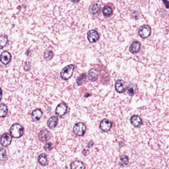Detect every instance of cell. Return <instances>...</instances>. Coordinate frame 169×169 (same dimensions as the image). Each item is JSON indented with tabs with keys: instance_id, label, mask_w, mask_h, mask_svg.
<instances>
[{
	"instance_id": "cell-1",
	"label": "cell",
	"mask_w": 169,
	"mask_h": 169,
	"mask_svg": "<svg viewBox=\"0 0 169 169\" xmlns=\"http://www.w3.org/2000/svg\"><path fill=\"white\" fill-rule=\"evenodd\" d=\"M9 132L10 135L13 137L15 139H18L23 135L24 129L21 125L15 123L11 126Z\"/></svg>"
},
{
	"instance_id": "cell-2",
	"label": "cell",
	"mask_w": 169,
	"mask_h": 169,
	"mask_svg": "<svg viewBox=\"0 0 169 169\" xmlns=\"http://www.w3.org/2000/svg\"><path fill=\"white\" fill-rule=\"evenodd\" d=\"M74 66L73 65H69L64 68L61 71L60 76L62 79L63 80H68L69 79L73 74V72L74 71Z\"/></svg>"
},
{
	"instance_id": "cell-3",
	"label": "cell",
	"mask_w": 169,
	"mask_h": 169,
	"mask_svg": "<svg viewBox=\"0 0 169 169\" xmlns=\"http://www.w3.org/2000/svg\"><path fill=\"white\" fill-rule=\"evenodd\" d=\"M86 131V127L83 123H78L73 128V132L77 136H83Z\"/></svg>"
},
{
	"instance_id": "cell-4",
	"label": "cell",
	"mask_w": 169,
	"mask_h": 169,
	"mask_svg": "<svg viewBox=\"0 0 169 169\" xmlns=\"http://www.w3.org/2000/svg\"><path fill=\"white\" fill-rule=\"evenodd\" d=\"M139 36L142 38H146L148 37L151 34V28L148 25H142L139 27L138 31Z\"/></svg>"
},
{
	"instance_id": "cell-5",
	"label": "cell",
	"mask_w": 169,
	"mask_h": 169,
	"mask_svg": "<svg viewBox=\"0 0 169 169\" xmlns=\"http://www.w3.org/2000/svg\"><path fill=\"white\" fill-rule=\"evenodd\" d=\"M11 137V135L7 133L3 134L0 139V142L1 145L4 147H7L10 145L12 141Z\"/></svg>"
},
{
	"instance_id": "cell-6",
	"label": "cell",
	"mask_w": 169,
	"mask_h": 169,
	"mask_svg": "<svg viewBox=\"0 0 169 169\" xmlns=\"http://www.w3.org/2000/svg\"><path fill=\"white\" fill-rule=\"evenodd\" d=\"M38 137L41 142H46L50 139L52 135L49 131H48L47 129H44L40 131Z\"/></svg>"
},
{
	"instance_id": "cell-7",
	"label": "cell",
	"mask_w": 169,
	"mask_h": 169,
	"mask_svg": "<svg viewBox=\"0 0 169 169\" xmlns=\"http://www.w3.org/2000/svg\"><path fill=\"white\" fill-rule=\"evenodd\" d=\"M11 60V54L8 52L5 51L0 55V61L5 65L9 64Z\"/></svg>"
},
{
	"instance_id": "cell-8",
	"label": "cell",
	"mask_w": 169,
	"mask_h": 169,
	"mask_svg": "<svg viewBox=\"0 0 169 169\" xmlns=\"http://www.w3.org/2000/svg\"><path fill=\"white\" fill-rule=\"evenodd\" d=\"M67 106L64 103H60L58 105L56 109V114L60 117L63 116L67 111Z\"/></svg>"
},
{
	"instance_id": "cell-9",
	"label": "cell",
	"mask_w": 169,
	"mask_h": 169,
	"mask_svg": "<svg viewBox=\"0 0 169 169\" xmlns=\"http://www.w3.org/2000/svg\"><path fill=\"white\" fill-rule=\"evenodd\" d=\"M99 38V34L97 31L91 30L88 32V39L90 43L96 42Z\"/></svg>"
},
{
	"instance_id": "cell-10",
	"label": "cell",
	"mask_w": 169,
	"mask_h": 169,
	"mask_svg": "<svg viewBox=\"0 0 169 169\" xmlns=\"http://www.w3.org/2000/svg\"><path fill=\"white\" fill-rule=\"evenodd\" d=\"M115 89L119 93H123L127 89L126 84L124 81L122 80H118L115 83Z\"/></svg>"
},
{
	"instance_id": "cell-11",
	"label": "cell",
	"mask_w": 169,
	"mask_h": 169,
	"mask_svg": "<svg viewBox=\"0 0 169 169\" xmlns=\"http://www.w3.org/2000/svg\"><path fill=\"white\" fill-rule=\"evenodd\" d=\"M100 128L103 131H109L112 127V123L107 119H103L100 124Z\"/></svg>"
},
{
	"instance_id": "cell-12",
	"label": "cell",
	"mask_w": 169,
	"mask_h": 169,
	"mask_svg": "<svg viewBox=\"0 0 169 169\" xmlns=\"http://www.w3.org/2000/svg\"><path fill=\"white\" fill-rule=\"evenodd\" d=\"M131 123L135 127H139L142 124V120L138 115H133L131 118Z\"/></svg>"
},
{
	"instance_id": "cell-13",
	"label": "cell",
	"mask_w": 169,
	"mask_h": 169,
	"mask_svg": "<svg viewBox=\"0 0 169 169\" xmlns=\"http://www.w3.org/2000/svg\"><path fill=\"white\" fill-rule=\"evenodd\" d=\"M43 115V112L40 109H36L33 110L31 114V117L33 121L37 122L40 120Z\"/></svg>"
},
{
	"instance_id": "cell-14",
	"label": "cell",
	"mask_w": 169,
	"mask_h": 169,
	"mask_svg": "<svg viewBox=\"0 0 169 169\" xmlns=\"http://www.w3.org/2000/svg\"><path fill=\"white\" fill-rule=\"evenodd\" d=\"M101 11V7L99 5L96 3H94L90 5L89 7V11L93 15H98Z\"/></svg>"
},
{
	"instance_id": "cell-15",
	"label": "cell",
	"mask_w": 169,
	"mask_h": 169,
	"mask_svg": "<svg viewBox=\"0 0 169 169\" xmlns=\"http://www.w3.org/2000/svg\"><path fill=\"white\" fill-rule=\"evenodd\" d=\"M99 74L97 71L95 69H92L88 72L89 79L92 82H95L97 79Z\"/></svg>"
},
{
	"instance_id": "cell-16",
	"label": "cell",
	"mask_w": 169,
	"mask_h": 169,
	"mask_svg": "<svg viewBox=\"0 0 169 169\" xmlns=\"http://www.w3.org/2000/svg\"><path fill=\"white\" fill-rule=\"evenodd\" d=\"M38 161L41 165L45 166L49 164V160L47 155L44 153L39 155L38 158Z\"/></svg>"
},
{
	"instance_id": "cell-17",
	"label": "cell",
	"mask_w": 169,
	"mask_h": 169,
	"mask_svg": "<svg viewBox=\"0 0 169 169\" xmlns=\"http://www.w3.org/2000/svg\"><path fill=\"white\" fill-rule=\"evenodd\" d=\"M58 118L56 116H52L49 118L47 122V125L50 129H53L57 126L58 123Z\"/></svg>"
},
{
	"instance_id": "cell-18",
	"label": "cell",
	"mask_w": 169,
	"mask_h": 169,
	"mask_svg": "<svg viewBox=\"0 0 169 169\" xmlns=\"http://www.w3.org/2000/svg\"><path fill=\"white\" fill-rule=\"evenodd\" d=\"M140 49V44L138 42H135L131 44L129 47V51L132 54H136L139 52Z\"/></svg>"
},
{
	"instance_id": "cell-19",
	"label": "cell",
	"mask_w": 169,
	"mask_h": 169,
	"mask_svg": "<svg viewBox=\"0 0 169 169\" xmlns=\"http://www.w3.org/2000/svg\"><path fill=\"white\" fill-rule=\"evenodd\" d=\"M71 169H84L85 167L83 162L80 161H75L71 164Z\"/></svg>"
},
{
	"instance_id": "cell-20",
	"label": "cell",
	"mask_w": 169,
	"mask_h": 169,
	"mask_svg": "<svg viewBox=\"0 0 169 169\" xmlns=\"http://www.w3.org/2000/svg\"><path fill=\"white\" fill-rule=\"evenodd\" d=\"M8 112V108L6 105L5 104L0 105V117L4 118L7 116Z\"/></svg>"
},
{
	"instance_id": "cell-21",
	"label": "cell",
	"mask_w": 169,
	"mask_h": 169,
	"mask_svg": "<svg viewBox=\"0 0 169 169\" xmlns=\"http://www.w3.org/2000/svg\"><path fill=\"white\" fill-rule=\"evenodd\" d=\"M8 42V38L5 35L0 36V49H4L7 45Z\"/></svg>"
},
{
	"instance_id": "cell-22",
	"label": "cell",
	"mask_w": 169,
	"mask_h": 169,
	"mask_svg": "<svg viewBox=\"0 0 169 169\" xmlns=\"http://www.w3.org/2000/svg\"><path fill=\"white\" fill-rule=\"evenodd\" d=\"M103 15L106 17H110L112 15V9L109 6H105L103 9Z\"/></svg>"
},
{
	"instance_id": "cell-23",
	"label": "cell",
	"mask_w": 169,
	"mask_h": 169,
	"mask_svg": "<svg viewBox=\"0 0 169 169\" xmlns=\"http://www.w3.org/2000/svg\"><path fill=\"white\" fill-rule=\"evenodd\" d=\"M54 56V53L52 50H46L44 54V57L45 60L47 61H49L52 59Z\"/></svg>"
},
{
	"instance_id": "cell-24",
	"label": "cell",
	"mask_w": 169,
	"mask_h": 169,
	"mask_svg": "<svg viewBox=\"0 0 169 169\" xmlns=\"http://www.w3.org/2000/svg\"><path fill=\"white\" fill-rule=\"evenodd\" d=\"M135 85L133 84H129L127 87V92L129 95L130 96H133L135 94Z\"/></svg>"
},
{
	"instance_id": "cell-25",
	"label": "cell",
	"mask_w": 169,
	"mask_h": 169,
	"mask_svg": "<svg viewBox=\"0 0 169 169\" xmlns=\"http://www.w3.org/2000/svg\"><path fill=\"white\" fill-rule=\"evenodd\" d=\"M87 75L85 73H83L77 79V83L78 85H82L86 81Z\"/></svg>"
},
{
	"instance_id": "cell-26",
	"label": "cell",
	"mask_w": 169,
	"mask_h": 169,
	"mask_svg": "<svg viewBox=\"0 0 169 169\" xmlns=\"http://www.w3.org/2000/svg\"><path fill=\"white\" fill-rule=\"evenodd\" d=\"M7 159V152L4 148H0V161H5Z\"/></svg>"
},
{
	"instance_id": "cell-27",
	"label": "cell",
	"mask_w": 169,
	"mask_h": 169,
	"mask_svg": "<svg viewBox=\"0 0 169 169\" xmlns=\"http://www.w3.org/2000/svg\"><path fill=\"white\" fill-rule=\"evenodd\" d=\"M120 160L121 162L125 165H128L129 163V158H128V157L126 156V155H122V156H121Z\"/></svg>"
},
{
	"instance_id": "cell-28",
	"label": "cell",
	"mask_w": 169,
	"mask_h": 169,
	"mask_svg": "<svg viewBox=\"0 0 169 169\" xmlns=\"http://www.w3.org/2000/svg\"><path fill=\"white\" fill-rule=\"evenodd\" d=\"M44 149L46 151H50L52 149V146L51 143H48L44 146Z\"/></svg>"
},
{
	"instance_id": "cell-29",
	"label": "cell",
	"mask_w": 169,
	"mask_h": 169,
	"mask_svg": "<svg viewBox=\"0 0 169 169\" xmlns=\"http://www.w3.org/2000/svg\"><path fill=\"white\" fill-rule=\"evenodd\" d=\"M162 1L163 2L164 4H165V5L166 7H167V9H169V2H168V0H162Z\"/></svg>"
},
{
	"instance_id": "cell-30",
	"label": "cell",
	"mask_w": 169,
	"mask_h": 169,
	"mask_svg": "<svg viewBox=\"0 0 169 169\" xmlns=\"http://www.w3.org/2000/svg\"><path fill=\"white\" fill-rule=\"evenodd\" d=\"M71 1L74 4H77L79 2L80 0H71Z\"/></svg>"
},
{
	"instance_id": "cell-31",
	"label": "cell",
	"mask_w": 169,
	"mask_h": 169,
	"mask_svg": "<svg viewBox=\"0 0 169 169\" xmlns=\"http://www.w3.org/2000/svg\"><path fill=\"white\" fill-rule=\"evenodd\" d=\"M2 89L0 88V101H1V99H2Z\"/></svg>"
}]
</instances>
